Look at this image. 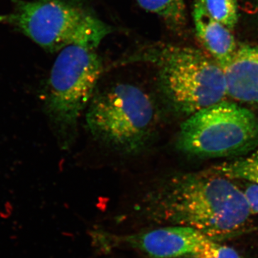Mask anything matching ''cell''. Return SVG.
Listing matches in <instances>:
<instances>
[{
	"instance_id": "cell-1",
	"label": "cell",
	"mask_w": 258,
	"mask_h": 258,
	"mask_svg": "<svg viewBox=\"0 0 258 258\" xmlns=\"http://www.w3.org/2000/svg\"><path fill=\"white\" fill-rule=\"evenodd\" d=\"M140 208L154 221L191 227L214 241L240 232L252 214L244 191L210 169L164 178Z\"/></svg>"
},
{
	"instance_id": "cell-2",
	"label": "cell",
	"mask_w": 258,
	"mask_h": 258,
	"mask_svg": "<svg viewBox=\"0 0 258 258\" xmlns=\"http://www.w3.org/2000/svg\"><path fill=\"white\" fill-rule=\"evenodd\" d=\"M145 63L157 71L158 86L173 111L189 117L225 101L223 69L210 55L192 47L151 42L129 52L118 64Z\"/></svg>"
},
{
	"instance_id": "cell-3",
	"label": "cell",
	"mask_w": 258,
	"mask_h": 258,
	"mask_svg": "<svg viewBox=\"0 0 258 258\" xmlns=\"http://www.w3.org/2000/svg\"><path fill=\"white\" fill-rule=\"evenodd\" d=\"M157 104L142 88L119 83L97 91L86 108V126L97 142L126 155L139 154L154 138Z\"/></svg>"
},
{
	"instance_id": "cell-4",
	"label": "cell",
	"mask_w": 258,
	"mask_h": 258,
	"mask_svg": "<svg viewBox=\"0 0 258 258\" xmlns=\"http://www.w3.org/2000/svg\"><path fill=\"white\" fill-rule=\"evenodd\" d=\"M0 22L18 29L49 52L79 45L95 50L113 32L76 0H15Z\"/></svg>"
},
{
	"instance_id": "cell-5",
	"label": "cell",
	"mask_w": 258,
	"mask_h": 258,
	"mask_svg": "<svg viewBox=\"0 0 258 258\" xmlns=\"http://www.w3.org/2000/svg\"><path fill=\"white\" fill-rule=\"evenodd\" d=\"M103 71V61L93 49L71 45L59 52L44 92V108L64 149L74 143L80 117Z\"/></svg>"
},
{
	"instance_id": "cell-6",
	"label": "cell",
	"mask_w": 258,
	"mask_h": 258,
	"mask_svg": "<svg viewBox=\"0 0 258 258\" xmlns=\"http://www.w3.org/2000/svg\"><path fill=\"white\" fill-rule=\"evenodd\" d=\"M176 147L184 154L200 158L248 154L258 147V118L240 105L219 102L181 123Z\"/></svg>"
},
{
	"instance_id": "cell-7",
	"label": "cell",
	"mask_w": 258,
	"mask_h": 258,
	"mask_svg": "<svg viewBox=\"0 0 258 258\" xmlns=\"http://www.w3.org/2000/svg\"><path fill=\"white\" fill-rule=\"evenodd\" d=\"M118 240L151 257L177 258L198 253L212 240L191 227L171 225L124 236Z\"/></svg>"
},
{
	"instance_id": "cell-8",
	"label": "cell",
	"mask_w": 258,
	"mask_h": 258,
	"mask_svg": "<svg viewBox=\"0 0 258 258\" xmlns=\"http://www.w3.org/2000/svg\"><path fill=\"white\" fill-rule=\"evenodd\" d=\"M223 71L227 96L258 106V45L238 47Z\"/></svg>"
},
{
	"instance_id": "cell-9",
	"label": "cell",
	"mask_w": 258,
	"mask_h": 258,
	"mask_svg": "<svg viewBox=\"0 0 258 258\" xmlns=\"http://www.w3.org/2000/svg\"><path fill=\"white\" fill-rule=\"evenodd\" d=\"M193 19L199 40L209 55L225 69L237 50L232 30L211 18L197 3L194 6Z\"/></svg>"
},
{
	"instance_id": "cell-10",
	"label": "cell",
	"mask_w": 258,
	"mask_h": 258,
	"mask_svg": "<svg viewBox=\"0 0 258 258\" xmlns=\"http://www.w3.org/2000/svg\"><path fill=\"white\" fill-rule=\"evenodd\" d=\"M143 9L160 17L168 28L179 31L186 25L184 0H137Z\"/></svg>"
},
{
	"instance_id": "cell-11",
	"label": "cell",
	"mask_w": 258,
	"mask_h": 258,
	"mask_svg": "<svg viewBox=\"0 0 258 258\" xmlns=\"http://www.w3.org/2000/svg\"><path fill=\"white\" fill-rule=\"evenodd\" d=\"M209 169L227 179H243L258 185V151L246 157L217 164Z\"/></svg>"
},
{
	"instance_id": "cell-12",
	"label": "cell",
	"mask_w": 258,
	"mask_h": 258,
	"mask_svg": "<svg viewBox=\"0 0 258 258\" xmlns=\"http://www.w3.org/2000/svg\"><path fill=\"white\" fill-rule=\"evenodd\" d=\"M211 18L232 30L238 21L236 0H195Z\"/></svg>"
},
{
	"instance_id": "cell-13",
	"label": "cell",
	"mask_w": 258,
	"mask_h": 258,
	"mask_svg": "<svg viewBox=\"0 0 258 258\" xmlns=\"http://www.w3.org/2000/svg\"><path fill=\"white\" fill-rule=\"evenodd\" d=\"M189 258H242L235 249L228 246L222 245L212 240L201 251L192 255L187 256Z\"/></svg>"
},
{
	"instance_id": "cell-14",
	"label": "cell",
	"mask_w": 258,
	"mask_h": 258,
	"mask_svg": "<svg viewBox=\"0 0 258 258\" xmlns=\"http://www.w3.org/2000/svg\"><path fill=\"white\" fill-rule=\"evenodd\" d=\"M243 191L248 201L252 213H258V185L249 184Z\"/></svg>"
}]
</instances>
